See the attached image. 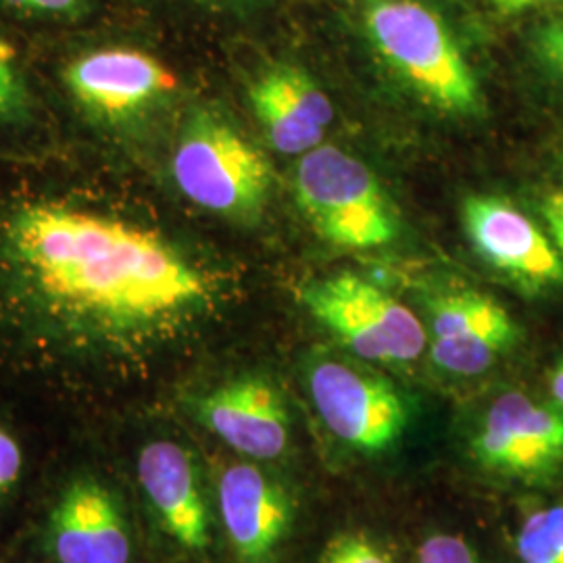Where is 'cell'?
I'll return each instance as SVG.
<instances>
[{"label": "cell", "mask_w": 563, "mask_h": 563, "mask_svg": "<svg viewBox=\"0 0 563 563\" xmlns=\"http://www.w3.org/2000/svg\"><path fill=\"white\" fill-rule=\"evenodd\" d=\"M211 292L172 242L118 216L34 201L0 222V320L53 362L120 374Z\"/></svg>", "instance_id": "obj_1"}, {"label": "cell", "mask_w": 563, "mask_h": 563, "mask_svg": "<svg viewBox=\"0 0 563 563\" xmlns=\"http://www.w3.org/2000/svg\"><path fill=\"white\" fill-rule=\"evenodd\" d=\"M363 25L383 57L423 101L470 115L481 109V88L446 23L420 0H372Z\"/></svg>", "instance_id": "obj_2"}, {"label": "cell", "mask_w": 563, "mask_h": 563, "mask_svg": "<svg viewBox=\"0 0 563 563\" xmlns=\"http://www.w3.org/2000/svg\"><path fill=\"white\" fill-rule=\"evenodd\" d=\"M172 172L188 201L236 222L260 218L272 186L262 151L211 111H197L186 121Z\"/></svg>", "instance_id": "obj_3"}, {"label": "cell", "mask_w": 563, "mask_h": 563, "mask_svg": "<svg viewBox=\"0 0 563 563\" xmlns=\"http://www.w3.org/2000/svg\"><path fill=\"white\" fill-rule=\"evenodd\" d=\"M295 197L323 241L342 249H376L397 239V218L374 172L339 146L301 155Z\"/></svg>", "instance_id": "obj_4"}, {"label": "cell", "mask_w": 563, "mask_h": 563, "mask_svg": "<svg viewBox=\"0 0 563 563\" xmlns=\"http://www.w3.org/2000/svg\"><path fill=\"white\" fill-rule=\"evenodd\" d=\"M301 299L316 322L367 362H416L428 346L416 313L357 274L311 282Z\"/></svg>", "instance_id": "obj_5"}, {"label": "cell", "mask_w": 563, "mask_h": 563, "mask_svg": "<svg viewBox=\"0 0 563 563\" xmlns=\"http://www.w3.org/2000/svg\"><path fill=\"white\" fill-rule=\"evenodd\" d=\"M307 384L322 422L341 443L374 455L401 441L409 413L388 380L349 363L322 360L311 365Z\"/></svg>", "instance_id": "obj_6"}, {"label": "cell", "mask_w": 563, "mask_h": 563, "mask_svg": "<svg viewBox=\"0 0 563 563\" xmlns=\"http://www.w3.org/2000/svg\"><path fill=\"white\" fill-rule=\"evenodd\" d=\"M63 81L86 113L109 123L139 115L178 86L162 60L136 48H101L80 55L65 67Z\"/></svg>", "instance_id": "obj_7"}, {"label": "cell", "mask_w": 563, "mask_h": 563, "mask_svg": "<svg viewBox=\"0 0 563 563\" xmlns=\"http://www.w3.org/2000/svg\"><path fill=\"white\" fill-rule=\"evenodd\" d=\"M478 463L497 474L537 478L563 462V411L507 393L490 405L472 441Z\"/></svg>", "instance_id": "obj_8"}, {"label": "cell", "mask_w": 563, "mask_h": 563, "mask_svg": "<svg viewBox=\"0 0 563 563\" xmlns=\"http://www.w3.org/2000/svg\"><path fill=\"white\" fill-rule=\"evenodd\" d=\"M57 563H130L132 534L120 497L101 478L81 474L60 490L48 522Z\"/></svg>", "instance_id": "obj_9"}, {"label": "cell", "mask_w": 563, "mask_h": 563, "mask_svg": "<svg viewBox=\"0 0 563 563\" xmlns=\"http://www.w3.org/2000/svg\"><path fill=\"white\" fill-rule=\"evenodd\" d=\"M199 422L249 460L274 462L290 444V416L278 386L263 376L218 384L195 405Z\"/></svg>", "instance_id": "obj_10"}, {"label": "cell", "mask_w": 563, "mask_h": 563, "mask_svg": "<svg viewBox=\"0 0 563 563\" xmlns=\"http://www.w3.org/2000/svg\"><path fill=\"white\" fill-rule=\"evenodd\" d=\"M430 360L449 374L478 376L518 342L504 305L481 292L444 295L430 305Z\"/></svg>", "instance_id": "obj_11"}, {"label": "cell", "mask_w": 563, "mask_h": 563, "mask_svg": "<svg viewBox=\"0 0 563 563\" xmlns=\"http://www.w3.org/2000/svg\"><path fill=\"white\" fill-rule=\"evenodd\" d=\"M223 530L239 563H274L292 526V501L253 463H234L218 484Z\"/></svg>", "instance_id": "obj_12"}, {"label": "cell", "mask_w": 563, "mask_h": 563, "mask_svg": "<svg viewBox=\"0 0 563 563\" xmlns=\"http://www.w3.org/2000/svg\"><path fill=\"white\" fill-rule=\"evenodd\" d=\"M463 225L476 251L511 280L530 288L563 282V262L541 228L511 202L470 197L463 202Z\"/></svg>", "instance_id": "obj_13"}, {"label": "cell", "mask_w": 563, "mask_h": 563, "mask_svg": "<svg viewBox=\"0 0 563 563\" xmlns=\"http://www.w3.org/2000/svg\"><path fill=\"white\" fill-rule=\"evenodd\" d=\"M139 484L163 532L192 555L211 544L209 507L192 455L174 441H153L139 455Z\"/></svg>", "instance_id": "obj_14"}, {"label": "cell", "mask_w": 563, "mask_h": 563, "mask_svg": "<svg viewBox=\"0 0 563 563\" xmlns=\"http://www.w3.org/2000/svg\"><path fill=\"white\" fill-rule=\"evenodd\" d=\"M255 118L282 155L318 148L334 120V107L316 80L295 65L265 69L249 90Z\"/></svg>", "instance_id": "obj_15"}, {"label": "cell", "mask_w": 563, "mask_h": 563, "mask_svg": "<svg viewBox=\"0 0 563 563\" xmlns=\"http://www.w3.org/2000/svg\"><path fill=\"white\" fill-rule=\"evenodd\" d=\"M522 563H563V505L530 514L516 539Z\"/></svg>", "instance_id": "obj_16"}, {"label": "cell", "mask_w": 563, "mask_h": 563, "mask_svg": "<svg viewBox=\"0 0 563 563\" xmlns=\"http://www.w3.org/2000/svg\"><path fill=\"white\" fill-rule=\"evenodd\" d=\"M30 115V90L23 80L18 51L0 38V123H18Z\"/></svg>", "instance_id": "obj_17"}, {"label": "cell", "mask_w": 563, "mask_h": 563, "mask_svg": "<svg viewBox=\"0 0 563 563\" xmlns=\"http://www.w3.org/2000/svg\"><path fill=\"white\" fill-rule=\"evenodd\" d=\"M322 563H393V560L362 534H342L328 544Z\"/></svg>", "instance_id": "obj_18"}, {"label": "cell", "mask_w": 563, "mask_h": 563, "mask_svg": "<svg viewBox=\"0 0 563 563\" xmlns=\"http://www.w3.org/2000/svg\"><path fill=\"white\" fill-rule=\"evenodd\" d=\"M418 563H481V560L463 537L432 534L420 544Z\"/></svg>", "instance_id": "obj_19"}, {"label": "cell", "mask_w": 563, "mask_h": 563, "mask_svg": "<svg viewBox=\"0 0 563 563\" xmlns=\"http://www.w3.org/2000/svg\"><path fill=\"white\" fill-rule=\"evenodd\" d=\"M30 15L55 20H80L88 13V0H4Z\"/></svg>", "instance_id": "obj_20"}, {"label": "cell", "mask_w": 563, "mask_h": 563, "mask_svg": "<svg viewBox=\"0 0 563 563\" xmlns=\"http://www.w3.org/2000/svg\"><path fill=\"white\" fill-rule=\"evenodd\" d=\"M23 470V451L21 444L4 426H0V497L7 495L18 481Z\"/></svg>", "instance_id": "obj_21"}, {"label": "cell", "mask_w": 563, "mask_h": 563, "mask_svg": "<svg viewBox=\"0 0 563 563\" xmlns=\"http://www.w3.org/2000/svg\"><path fill=\"white\" fill-rule=\"evenodd\" d=\"M534 46L544 65L563 78V18L547 21L537 32Z\"/></svg>", "instance_id": "obj_22"}, {"label": "cell", "mask_w": 563, "mask_h": 563, "mask_svg": "<svg viewBox=\"0 0 563 563\" xmlns=\"http://www.w3.org/2000/svg\"><path fill=\"white\" fill-rule=\"evenodd\" d=\"M544 222L551 228L555 242L563 249V192H553L543 201Z\"/></svg>", "instance_id": "obj_23"}, {"label": "cell", "mask_w": 563, "mask_h": 563, "mask_svg": "<svg viewBox=\"0 0 563 563\" xmlns=\"http://www.w3.org/2000/svg\"><path fill=\"white\" fill-rule=\"evenodd\" d=\"M488 2L493 4V9L499 15L509 18V15H518V13H523L528 9H534V7L544 4V2H551V0H488Z\"/></svg>", "instance_id": "obj_24"}, {"label": "cell", "mask_w": 563, "mask_h": 563, "mask_svg": "<svg viewBox=\"0 0 563 563\" xmlns=\"http://www.w3.org/2000/svg\"><path fill=\"white\" fill-rule=\"evenodd\" d=\"M549 386H551V395H553V399H555L558 407L563 411V360L558 363V367L553 369Z\"/></svg>", "instance_id": "obj_25"}]
</instances>
